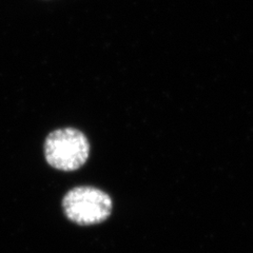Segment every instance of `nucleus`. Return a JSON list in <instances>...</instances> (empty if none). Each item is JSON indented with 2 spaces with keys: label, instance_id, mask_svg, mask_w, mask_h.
<instances>
[{
  "label": "nucleus",
  "instance_id": "nucleus-1",
  "mask_svg": "<svg viewBox=\"0 0 253 253\" xmlns=\"http://www.w3.org/2000/svg\"><path fill=\"white\" fill-rule=\"evenodd\" d=\"M89 153L88 139L84 133L73 128L54 131L44 142L46 162L61 171H74L83 167Z\"/></svg>",
  "mask_w": 253,
  "mask_h": 253
},
{
  "label": "nucleus",
  "instance_id": "nucleus-2",
  "mask_svg": "<svg viewBox=\"0 0 253 253\" xmlns=\"http://www.w3.org/2000/svg\"><path fill=\"white\" fill-rule=\"evenodd\" d=\"M69 219L82 226L96 225L107 219L112 211L110 196L93 187H77L71 190L62 201Z\"/></svg>",
  "mask_w": 253,
  "mask_h": 253
}]
</instances>
